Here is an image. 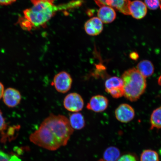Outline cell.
Returning <instances> with one entry per match:
<instances>
[{
	"label": "cell",
	"instance_id": "1",
	"mask_svg": "<svg viewBox=\"0 0 161 161\" xmlns=\"http://www.w3.org/2000/svg\"><path fill=\"white\" fill-rule=\"evenodd\" d=\"M33 6L23 12V16L19 18L18 23L24 30L45 27L48 21L58 12L73 9L82 4L80 0L74 1L63 4L56 5L55 0H31Z\"/></svg>",
	"mask_w": 161,
	"mask_h": 161
},
{
	"label": "cell",
	"instance_id": "2",
	"mask_svg": "<svg viewBox=\"0 0 161 161\" xmlns=\"http://www.w3.org/2000/svg\"><path fill=\"white\" fill-rule=\"evenodd\" d=\"M121 78L123 81L124 96L131 102L139 99L147 87L146 78L136 68H131L124 72Z\"/></svg>",
	"mask_w": 161,
	"mask_h": 161
},
{
	"label": "cell",
	"instance_id": "3",
	"mask_svg": "<svg viewBox=\"0 0 161 161\" xmlns=\"http://www.w3.org/2000/svg\"><path fill=\"white\" fill-rule=\"evenodd\" d=\"M42 124L49 129L61 147L67 145L73 133L74 130L70 125L69 119L61 114H51Z\"/></svg>",
	"mask_w": 161,
	"mask_h": 161
},
{
	"label": "cell",
	"instance_id": "4",
	"mask_svg": "<svg viewBox=\"0 0 161 161\" xmlns=\"http://www.w3.org/2000/svg\"><path fill=\"white\" fill-rule=\"evenodd\" d=\"M30 139L36 145L50 151H55L62 147L49 128L42 124L30 135Z\"/></svg>",
	"mask_w": 161,
	"mask_h": 161
},
{
	"label": "cell",
	"instance_id": "5",
	"mask_svg": "<svg viewBox=\"0 0 161 161\" xmlns=\"http://www.w3.org/2000/svg\"><path fill=\"white\" fill-rule=\"evenodd\" d=\"M52 84L58 92L65 93L71 88L72 78L68 72H60L54 76Z\"/></svg>",
	"mask_w": 161,
	"mask_h": 161
},
{
	"label": "cell",
	"instance_id": "6",
	"mask_svg": "<svg viewBox=\"0 0 161 161\" xmlns=\"http://www.w3.org/2000/svg\"><path fill=\"white\" fill-rule=\"evenodd\" d=\"M63 104L64 108L69 111L78 112L83 109L84 101L80 94L72 92L68 94L64 98Z\"/></svg>",
	"mask_w": 161,
	"mask_h": 161
},
{
	"label": "cell",
	"instance_id": "7",
	"mask_svg": "<svg viewBox=\"0 0 161 161\" xmlns=\"http://www.w3.org/2000/svg\"><path fill=\"white\" fill-rule=\"evenodd\" d=\"M99 7L104 6L111 7L125 15H130V0H93Z\"/></svg>",
	"mask_w": 161,
	"mask_h": 161
},
{
	"label": "cell",
	"instance_id": "8",
	"mask_svg": "<svg viewBox=\"0 0 161 161\" xmlns=\"http://www.w3.org/2000/svg\"><path fill=\"white\" fill-rule=\"evenodd\" d=\"M115 116L117 120L123 123H127L133 119L135 112L133 108L129 104H121L115 111Z\"/></svg>",
	"mask_w": 161,
	"mask_h": 161
},
{
	"label": "cell",
	"instance_id": "9",
	"mask_svg": "<svg viewBox=\"0 0 161 161\" xmlns=\"http://www.w3.org/2000/svg\"><path fill=\"white\" fill-rule=\"evenodd\" d=\"M108 100L107 98L103 95L92 96L86 106L88 110L96 113L104 111L107 108Z\"/></svg>",
	"mask_w": 161,
	"mask_h": 161
},
{
	"label": "cell",
	"instance_id": "10",
	"mask_svg": "<svg viewBox=\"0 0 161 161\" xmlns=\"http://www.w3.org/2000/svg\"><path fill=\"white\" fill-rule=\"evenodd\" d=\"M3 98L6 106L9 108H14L19 104L21 96L19 90L8 88L5 90Z\"/></svg>",
	"mask_w": 161,
	"mask_h": 161
},
{
	"label": "cell",
	"instance_id": "11",
	"mask_svg": "<svg viewBox=\"0 0 161 161\" xmlns=\"http://www.w3.org/2000/svg\"><path fill=\"white\" fill-rule=\"evenodd\" d=\"M103 24L97 17H92L86 22L84 25V29L88 35L97 36L103 30Z\"/></svg>",
	"mask_w": 161,
	"mask_h": 161
},
{
	"label": "cell",
	"instance_id": "12",
	"mask_svg": "<svg viewBox=\"0 0 161 161\" xmlns=\"http://www.w3.org/2000/svg\"><path fill=\"white\" fill-rule=\"evenodd\" d=\"M147 8L143 2L139 0L131 1L130 6V15L134 19H140L147 15Z\"/></svg>",
	"mask_w": 161,
	"mask_h": 161
},
{
	"label": "cell",
	"instance_id": "13",
	"mask_svg": "<svg viewBox=\"0 0 161 161\" xmlns=\"http://www.w3.org/2000/svg\"><path fill=\"white\" fill-rule=\"evenodd\" d=\"M97 12V17L103 23L110 24L116 19V14L115 10L113 8L108 6L100 7Z\"/></svg>",
	"mask_w": 161,
	"mask_h": 161
},
{
	"label": "cell",
	"instance_id": "14",
	"mask_svg": "<svg viewBox=\"0 0 161 161\" xmlns=\"http://www.w3.org/2000/svg\"><path fill=\"white\" fill-rule=\"evenodd\" d=\"M136 69L146 78L152 75L154 70V65L152 62L147 60L141 61L137 65Z\"/></svg>",
	"mask_w": 161,
	"mask_h": 161
},
{
	"label": "cell",
	"instance_id": "15",
	"mask_svg": "<svg viewBox=\"0 0 161 161\" xmlns=\"http://www.w3.org/2000/svg\"><path fill=\"white\" fill-rule=\"evenodd\" d=\"M106 91L110 92L124 88L123 81L121 78L117 76H113L108 78L105 82Z\"/></svg>",
	"mask_w": 161,
	"mask_h": 161
},
{
	"label": "cell",
	"instance_id": "16",
	"mask_svg": "<svg viewBox=\"0 0 161 161\" xmlns=\"http://www.w3.org/2000/svg\"><path fill=\"white\" fill-rule=\"evenodd\" d=\"M68 119L70 125L73 130H82L85 126L86 122L84 117L79 112L73 113L70 114Z\"/></svg>",
	"mask_w": 161,
	"mask_h": 161
},
{
	"label": "cell",
	"instance_id": "17",
	"mask_svg": "<svg viewBox=\"0 0 161 161\" xmlns=\"http://www.w3.org/2000/svg\"><path fill=\"white\" fill-rule=\"evenodd\" d=\"M120 156V152L116 147L110 146L107 148L103 153L104 161H117Z\"/></svg>",
	"mask_w": 161,
	"mask_h": 161
},
{
	"label": "cell",
	"instance_id": "18",
	"mask_svg": "<svg viewBox=\"0 0 161 161\" xmlns=\"http://www.w3.org/2000/svg\"><path fill=\"white\" fill-rule=\"evenodd\" d=\"M151 130L161 128V106L153 112L150 117Z\"/></svg>",
	"mask_w": 161,
	"mask_h": 161
},
{
	"label": "cell",
	"instance_id": "19",
	"mask_svg": "<svg viewBox=\"0 0 161 161\" xmlns=\"http://www.w3.org/2000/svg\"><path fill=\"white\" fill-rule=\"evenodd\" d=\"M140 161H159V158L155 151L146 150L141 154Z\"/></svg>",
	"mask_w": 161,
	"mask_h": 161
},
{
	"label": "cell",
	"instance_id": "20",
	"mask_svg": "<svg viewBox=\"0 0 161 161\" xmlns=\"http://www.w3.org/2000/svg\"><path fill=\"white\" fill-rule=\"evenodd\" d=\"M144 3L147 8L151 10L158 9L160 7V0H144Z\"/></svg>",
	"mask_w": 161,
	"mask_h": 161
},
{
	"label": "cell",
	"instance_id": "21",
	"mask_svg": "<svg viewBox=\"0 0 161 161\" xmlns=\"http://www.w3.org/2000/svg\"><path fill=\"white\" fill-rule=\"evenodd\" d=\"M117 161H137L136 157L130 154H124L120 156Z\"/></svg>",
	"mask_w": 161,
	"mask_h": 161
},
{
	"label": "cell",
	"instance_id": "22",
	"mask_svg": "<svg viewBox=\"0 0 161 161\" xmlns=\"http://www.w3.org/2000/svg\"><path fill=\"white\" fill-rule=\"evenodd\" d=\"M6 127L5 120L3 115V114L0 110V131L3 130Z\"/></svg>",
	"mask_w": 161,
	"mask_h": 161
},
{
	"label": "cell",
	"instance_id": "23",
	"mask_svg": "<svg viewBox=\"0 0 161 161\" xmlns=\"http://www.w3.org/2000/svg\"><path fill=\"white\" fill-rule=\"evenodd\" d=\"M10 158L7 154L0 150V161H10Z\"/></svg>",
	"mask_w": 161,
	"mask_h": 161
},
{
	"label": "cell",
	"instance_id": "24",
	"mask_svg": "<svg viewBox=\"0 0 161 161\" xmlns=\"http://www.w3.org/2000/svg\"><path fill=\"white\" fill-rule=\"evenodd\" d=\"M16 0H0V4L8 5L15 2Z\"/></svg>",
	"mask_w": 161,
	"mask_h": 161
},
{
	"label": "cell",
	"instance_id": "25",
	"mask_svg": "<svg viewBox=\"0 0 161 161\" xmlns=\"http://www.w3.org/2000/svg\"><path fill=\"white\" fill-rule=\"evenodd\" d=\"M4 86L3 83L0 82V99L3 98L4 92Z\"/></svg>",
	"mask_w": 161,
	"mask_h": 161
},
{
	"label": "cell",
	"instance_id": "26",
	"mask_svg": "<svg viewBox=\"0 0 161 161\" xmlns=\"http://www.w3.org/2000/svg\"><path fill=\"white\" fill-rule=\"evenodd\" d=\"M130 57L133 60H136L138 59L139 57L138 54L135 52H132L130 53Z\"/></svg>",
	"mask_w": 161,
	"mask_h": 161
},
{
	"label": "cell",
	"instance_id": "27",
	"mask_svg": "<svg viewBox=\"0 0 161 161\" xmlns=\"http://www.w3.org/2000/svg\"><path fill=\"white\" fill-rule=\"evenodd\" d=\"M10 161H21L19 159L17 158H16V157H13L11 158H10Z\"/></svg>",
	"mask_w": 161,
	"mask_h": 161
},
{
	"label": "cell",
	"instance_id": "28",
	"mask_svg": "<svg viewBox=\"0 0 161 161\" xmlns=\"http://www.w3.org/2000/svg\"><path fill=\"white\" fill-rule=\"evenodd\" d=\"M158 83L159 85L161 86V75L158 78Z\"/></svg>",
	"mask_w": 161,
	"mask_h": 161
},
{
	"label": "cell",
	"instance_id": "29",
	"mask_svg": "<svg viewBox=\"0 0 161 161\" xmlns=\"http://www.w3.org/2000/svg\"><path fill=\"white\" fill-rule=\"evenodd\" d=\"M160 9H161V0H160Z\"/></svg>",
	"mask_w": 161,
	"mask_h": 161
},
{
	"label": "cell",
	"instance_id": "30",
	"mask_svg": "<svg viewBox=\"0 0 161 161\" xmlns=\"http://www.w3.org/2000/svg\"><path fill=\"white\" fill-rule=\"evenodd\" d=\"M104 161L103 159V158H102V159H100L99 161Z\"/></svg>",
	"mask_w": 161,
	"mask_h": 161
}]
</instances>
